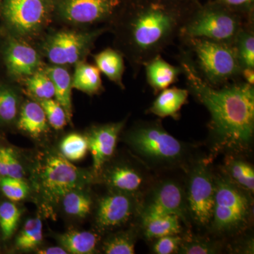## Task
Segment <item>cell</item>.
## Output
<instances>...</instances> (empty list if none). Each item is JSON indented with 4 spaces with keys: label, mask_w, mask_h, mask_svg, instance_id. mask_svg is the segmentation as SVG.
<instances>
[{
    "label": "cell",
    "mask_w": 254,
    "mask_h": 254,
    "mask_svg": "<svg viewBox=\"0 0 254 254\" xmlns=\"http://www.w3.org/2000/svg\"><path fill=\"white\" fill-rule=\"evenodd\" d=\"M40 254H66L67 252L61 246L60 247H52L49 248L43 249L38 251Z\"/></svg>",
    "instance_id": "42"
},
{
    "label": "cell",
    "mask_w": 254,
    "mask_h": 254,
    "mask_svg": "<svg viewBox=\"0 0 254 254\" xmlns=\"http://www.w3.org/2000/svg\"><path fill=\"white\" fill-rule=\"evenodd\" d=\"M24 168L17 154L9 147H0V177L24 179Z\"/></svg>",
    "instance_id": "34"
},
{
    "label": "cell",
    "mask_w": 254,
    "mask_h": 254,
    "mask_svg": "<svg viewBox=\"0 0 254 254\" xmlns=\"http://www.w3.org/2000/svg\"><path fill=\"white\" fill-rule=\"evenodd\" d=\"M186 40L195 55V67L208 84L213 86L224 84L241 76L243 68L232 45L205 38Z\"/></svg>",
    "instance_id": "7"
},
{
    "label": "cell",
    "mask_w": 254,
    "mask_h": 254,
    "mask_svg": "<svg viewBox=\"0 0 254 254\" xmlns=\"http://www.w3.org/2000/svg\"><path fill=\"white\" fill-rule=\"evenodd\" d=\"M180 15L163 5L150 4L137 10L127 23L128 46L139 65L160 55L182 23Z\"/></svg>",
    "instance_id": "3"
},
{
    "label": "cell",
    "mask_w": 254,
    "mask_h": 254,
    "mask_svg": "<svg viewBox=\"0 0 254 254\" xmlns=\"http://www.w3.org/2000/svg\"><path fill=\"white\" fill-rule=\"evenodd\" d=\"M181 64L189 92L210 114V156L241 155L251 151L254 135V86L242 82L217 88L200 76L187 55L182 57Z\"/></svg>",
    "instance_id": "1"
},
{
    "label": "cell",
    "mask_w": 254,
    "mask_h": 254,
    "mask_svg": "<svg viewBox=\"0 0 254 254\" xmlns=\"http://www.w3.org/2000/svg\"><path fill=\"white\" fill-rule=\"evenodd\" d=\"M253 194L230 180L222 170L217 172L210 232L220 237H234L245 232L253 219Z\"/></svg>",
    "instance_id": "4"
},
{
    "label": "cell",
    "mask_w": 254,
    "mask_h": 254,
    "mask_svg": "<svg viewBox=\"0 0 254 254\" xmlns=\"http://www.w3.org/2000/svg\"><path fill=\"white\" fill-rule=\"evenodd\" d=\"M95 177L93 172L77 168L61 153L47 155L34 172L37 191L47 206L60 203L71 190H85Z\"/></svg>",
    "instance_id": "5"
},
{
    "label": "cell",
    "mask_w": 254,
    "mask_h": 254,
    "mask_svg": "<svg viewBox=\"0 0 254 254\" xmlns=\"http://www.w3.org/2000/svg\"><path fill=\"white\" fill-rule=\"evenodd\" d=\"M147 81L155 93L169 88L182 73V67L173 66L157 55L144 65Z\"/></svg>",
    "instance_id": "18"
},
{
    "label": "cell",
    "mask_w": 254,
    "mask_h": 254,
    "mask_svg": "<svg viewBox=\"0 0 254 254\" xmlns=\"http://www.w3.org/2000/svg\"><path fill=\"white\" fill-rule=\"evenodd\" d=\"M45 71L51 78L54 85L55 100L64 110L68 123H70L73 116L71 76L66 68L58 65L50 66Z\"/></svg>",
    "instance_id": "21"
},
{
    "label": "cell",
    "mask_w": 254,
    "mask_h": 254,
    "mask_svg": "<svg viewBox=\"0 0 254 254\" xmlns=\"http://www.w3.org/2000/svg\"><path fill=\"white\" fill-rule=\"evenodd\" d=\"M65 213L71 217L84 218L91 213L93 200L84 190H71L60 200Z\"/></svg>",
    "instance_id": "28"
},
{
    "label": "cell",
    "mask_w": 254,
    "mask_h": 254,
    "mask_svg": "<svg viewBox=\"0 0 254 254\" xmlns=\"http://www.w3.org/2000/svg\"><path fill=\"white\" fill-rule=\"evenodd\" d=\"M187 89L177 87L167 88L159 93L156 99L148 108V113L153 114L160 118H173L177 120L180 110L188 101Z\"/></svg>",
    "instance_id": "17"
},
{
    "label": "cell",
    "mask_w": 254,
    "mask_h": 254,
    "mask_svg": "<svg viewBox=\"0 0 254 254\" xmlns=\"http://www.w3.org/2000/svg\"><path fill=\"white\" fill-rule=\"evenodd\" d=\"M236 249H234V253L254 254L253 238L245 239L239 242L235 246Z\"/></svg>",
    "instance_id": "39"
},
{
    "label": "cell",
    "mask_w": 254,
    "mask_h": 254,
    "mask_svg": "<svg viewBox=\"0 0 254 254\" xmlns=\"http://www.w3.org/2000/svg\"><path fill=\"white\" fill-rule=\"evenodd\" d=\"M60 153L68 161H79L85 158L88 151L86 136L79 133H70L60 143Z\"/></svg>",
    "instance_id": "31"
},
{
    "label": "cell",
    "mask_w": 254,
    "mask_h": 254,
    "mask_svg": "<svg viewBox=\"0 0 254 254\" xmlns=\"http://www.w3.org/2000/svg\"><path fill=\"white\" fill-rule=\"evenodd\" d=\"M176 215L191 227L187 206L185 180L174 177L156 179L142 196L139 221L163 215Z\"/></svg>",
    "instance_id": "9"
},
{
    "label": "cell",
    "mask_w": 254,
    "mask_h": 254,
    "mask_svg": "<svg viewBox=\"0 0 254 254\" xmlns=\"http://www.w3.org/2000/svg\"><path fill=\"white\" fill-rule=\"evenodd\" d=\"M211 165V157L198 153L184 171L190 224L208 230L215 198V173Z\"/></svg>",
    "instance_id": "6"
},
{
    "label": "cell",
    "mask_w": 254,
    "mask_h": 254,
    "mask_svg": "<svg viewBox=\"0 0 254 254\" xmlns=\"http://www.w3.org/2000/svg\"><path fill=\"white\" fill-rule=\"evenodd\" d=\"M57 240L67 254H91L97 251L99 237L94 232L68 231L57 235Z\"/></svg>",
    "instance_id": "22"
},
{
    "label": "cell",
    "mask_w": 254,
    "mask_h": 254,
    "mask_svg": "<svg viewBox=\"0 0 254 254\" xmlns=\"http://www.w3.org/2000/svg\"><path fill=\"white\" fill-rule=\"evenodd\" d=\"M254 68H244L242 69L241 76L245 78V82L249 84L254 86Z\"/></svg>",
    "instance_id": "41"
},
{
    "label": "cell",
    "mask_w": 254,
    "mask_h": 254,
    "mask_svg": "<svg viewBox=\"0 0 254 254\" xmlns=\"http://www.w3.org/2000/svg\"><path fill=\"white\" fill-rule=\"evenodd\" d=\"M127 120L119 123L100 125L92 128L86 136L88 150L93 157V172L98 177L105 164L113 158L116 150L120 133L123 131Z\"/></svg>",
    "instance_id": "14"
},
{
    "label": "cell",
    "mask_w": 254,
    "mask_h": 254,
    "mask_svg": "<svg viewBox=\"0 0 254 254\" xmlns=\"http://www.w3.org/2000/svg\"><path fill=\"white\" fill-rule=\"evenodd\" d=\"M254 0H217L216 3L227 8H236L248 6L253 3Z\"/></svg>",
    "instance_id": "40"
},
{
    "label": "cell",
    "mask_w": 254,
    "mask_h": 254,
    "mask_svg": "<svg viewBox=\"0 0 254 254\" xmlns=\"http://www.w3.org/2000/svg\"><path fill=\"white\" fill-rule=\"evenodd\" d=\"M132 154L153 173L185 170L198 154L196 145L177 139L160 121H142L125 133Z\"/></svg>",
    "instance_id": "2"
},
{
    "label": "cell",
    "mask_w": 254,
    "mask_h": 254,
    "mask_svg": "<svg viewBox=\"0 0 254 254\" xmlns=\"http://www.w3.org/2000/svg\"><path fill=\"white\" fill-rule=\"evenodd\" d=\"M21 216V210L12 202L5 201L0 204V230L3 240L12 237Z\"/></svg>",
    "instance_id": "33"
},
{
    "label": "cell",
    "mask_w": 254,
    "mask_h": 254,
    "mask_svg": "<svg viewBox=\"0 0 254 254\" xmlns=\"http://www.w3.org/2000/svg\"><path fill=\"white\" fill-rule=\"evenodd\" d=\"M0 190L8 199L20 201L28 196L30 187L24 179L0 177Z\"/></svg>",
    "instance_id": "35"
},
{
    "label": "cell",
    "mask_w": 254,
    "mask_h": 254,
    "mask_svg": "<svg viewBox=\"0 0 254 254\" xmlns=\"http://www.w3.org/2000/svg\"><path fill=\"white\" fill-rule=\"evenodd\" d=\"M48 120L38 102L28 101L23 105L18 121V128L33 138H38L48 131Z\"/></svg>",
    "instance_id": "20"
},
{
    "label": "cell",
    "mask_w": 254,
    "mask_h": 254,
    "mask_svg": "<svg viewBox=\"0 0 254 254\" xmlns=\"http://www.w3.org/2000/svg\"><path fill=\"white\" fill-rule=\"evenodd\" d=\"M28 92L37 100L55 98V88L53 81L45 71H36L26 79Z\"/></svg>",
    "instance_id": "32"
},
{
    "label": "cell",
    "mask_w": 254,
    "mask_h": 254,
    "mask_svg": "<svg viewBox=\"0 0 254 254\" xmlns=\"http://www.w3.org/2000/svg\"><path fill=\"white\" fill-rule=\"evenodd\" d=\"M152 173L135 157L133 162L105 164L98 177H101L102 181L110 190L143 196L155 180Z\"/></svg>",
    "instance_id": "10"
},
{
    "label": "cell",
    "mask_w": 254,
    "mask_h": 254,
    "mask_svg": "<svg viewBox=\"0 0 254 254\" xmlns=\"http://www.w3.org/2000/svg\"><path fill=\"white\" fill-rule=\"evenodd\" d=\"M223 242L208 237L187 234L182 240L177 254H215L222 253Z\"/></svg>",
    "instance_id": "27"
},
{
    "label": "cell",
    "mask_w": 254,
    "mask_h": 254,
    "mask_svg": "<svg viewBox=\"0 0 254 254\" xmlns=\"http://www.w3.org/2000/svg\"><path fill=\"white\" fill-rule=\"evenodd\" d=\"M71 86L87 94H97L103 88L100 70L94 65L78 62L71 78Z\"/></svg>",
    "instance_id": "24"
},
{
    "label": "cell",
    "mask_w": 254,
    "mask_h": 254,
    "mask_svg": "<svg viewBox=\"0 0 254 254\" xmlns=\"http://www.w3.org/2000/svg\"><path fill=\"white\" fill-rule=\"evenodd\" d=\"M221 170L232 181L254 193V166L240 155H226Z\"/></svg>",
    "instance_id": "23"
},
{
    "label": "cell",
    "mask_w": 254,
    "mask_h": 254,
    "mask_svg": "<svg viewBox=\"0 0 254 254\" xmlns=\"http://www.w3.org/2000/svg\"><path fill=\"white\" fill-rule=\"evenodd\" d=\"M43 240V222L40 218L26 220L22 230L16 239V247L18 250H35Z\"/></svg>",
    "instance_id": "29"
},
{
    "label": "cell",
    "mask_w": 254,
    "mask_h": 254,
    "mask_svg": "<svg viewBox=\"0 0 254 254\" xmlns=\"http://www.w3.org/2000/svg\"><path fill=\"white\" fill-rule=\"evenodd\" d=\"M44 110L48 123L56 130L63 129L68 123L67 117L62 105L56 100H37Z\"/></svg>",
    "instance_id": "36"
},
{
    "label": "cell",
    "mask_w": 254,
    "mask_h": 254,
    "mask_svg": "<svg viewBox=\"0 0 254 254\" xmlns=\"http://www.w3.org/2000/svg\"><path fill=\"white\" fill-rule=\"evenodd\" d=\"M5 58L10 73L17 77L31 76L41 65L36 50L27 43L16 40L10 42Z\"/></svg>",
    "instance_id": "16"
},
{
    "label": "cell",
    "mask_w": 254,
    "mask_h": 254,
    "mask_svg": "<svg viewBox=\"0 0 254 254\" xmlns=\"http://www.w3.org/2000/svg\"><path fill=\"white\" fill-rule=\"evenodd\" d=\"M233 46L242 68H254V34L251 26L242 28Z\"/></svg>",
    "instance_id": "30"
},
{
    "label": "cell",
    "mask_w": 254,
    "mask_h": 254,
    "mask_svg": "<svg viewBox=\"0 0 254 254\" xmlns=\"http://www.w3.org/2000/svg\"><path fill=\"white\" fill-rule=\"evenodd\" d=\"M119 4V0H62L59 11L68 22L86 24L109 17Z\"/></svg>",
    "instance_id": "15"
},
{
    "label": "cell",
    "mask_w": 254,
    "mask_h": 254,
    "mask_svg": "<svg viewBox=\"0 0 254 254\" xmlns=\"http://www.w3.org/2000/svg\"><path fill=\"white\" fill-rule=\"evenodd\" d=\"M139 235V225L126 231L116 232L105 239L102 249L106 254H135V246Z\"/></svg>",
    "instance_id": "26"
},
{
    "label": "cell",
    "mask_w": 254,
    "mask_h": 254,
    "mask_svg": "<svg viewBox=\"0 0 254 254\" xmlns=\"http://www.w3.org/2000/svg\"><path fill=\"white\" fill-rule=\"evenodd\" d=\"M98 34L99 31L93 33L60 31L47 43V56L52 63L58 66L77 63Z\"/></svg>",
    "instance_id": "13"
},
{
    "label": "cell",
    "mask_w": 254,
    "mask_h": 254,
    "mask_svg": "<svg viewBox=\"0 0 254 254\" xmlns=\"http://www.w3.org/2000/svg\"><path fill=\"white\" fill-rule=\"evenodd\" d=\"M140 235L148 242L169 235H180L183 231L182 221L174 215L154 217L139 221Z\"/></svg>",
    "instance_id": "19"
},
{
    "label": "cell",
    "mask_w": 254,
    "mask_h": 254,
    "mask_svg": "<svg viewBox=\"0 0 254 254\" xmlns=\"http://www.w3.org/2000/svg\"><path fill=\"white\" fill-rule=\"evenodd\" d=\"M182 237L180 235H169L152 241L151 253L155 254H177L181 244Z\"/></svg>",
    "instance_id": "38"
},
{
    "label": "cell",
    "mask_w": 254,
    "mask_h": 254,
    "mask_svg": "<svg viewBox=\"0 0 254 254\" xmlns=\"http://www.w3.org/2000/svg\"><path fill=\"white\" fill-rule=\"evenodd\" d=\"M96 66L110 81L123 87V76L125 63L123 55L117 50L108 48L95 56Z\"/></svg>",
    "instance_id": "25"
},
{
    "label": "cell",
    "mask_w": 254,
    "mask_h": 254,
    "mask_svg": "<svg viewBox=\"0 0 254 254\" xmlns=\"http://www.w3.org/2000/svg\"><path fill=\"white\" fill-rule=\"evenodd\" d=\"M18 100L14 92L0 88V122L9 123L14 121L18 113Z\"/></svg>",
    "instance_id": "37"
},
{
    "label": "cell",
    "mask_w": 254,
    "mask_h": 254,
    "mask_svg": "<svg viewBox=\"0 0 254 254\" xmlns=\"http://www.w3.org/2000/svg\"><path fill=\"white\" fill-rule=\"evenodd\" d=\"M245 24L231 9L216 3L198 10L184 21L180 34L185 39L205 38L233 46Z\"/></svg>",
    "instance_id": "8"
},
{
    "label": "cell",
    "mask_w": 254,
    "mask_h": 254,
    "mask_svg": "<svg viewBox=\"0 0 254 254\" xmlns=\"http://www.w3.org/2000/svg\"><path fill=\"white\" fill-rule=\"evenodd\" d=\"M50 11L48 0H6L5 18L18 33L30 35L39 31Z\"/></svg>",
    "instance_id": "12"
},
{
    "label": "cell",
    "mask_w": 254,
    "mask_h": 254,
    "mask_svg": "<svg viewBox=\"0 0 254 254\" xmlns=\"http://www.w3.org/2000/svg\"><path fill=\"white\" fill-rule=\"evenodd\" d=\"M142 196L110 190L100 198L95 213V225L101 232L111 231L138 218Z\"/></svg>",
    "instance_id": "11"
}]
</instances>
